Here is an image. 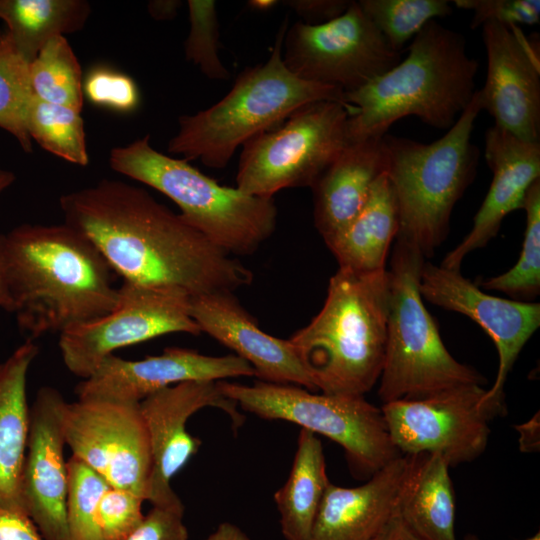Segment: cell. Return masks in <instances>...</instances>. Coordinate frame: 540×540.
<instances>
[{"instance_id": "1f68e13d", "label": "cell", "mask_w": 540, "mask_h": 540, "mask_svg": "<svg viewBox=\"0 0 540 540\" xmlns=\"http://www.w3.org/2000/svg\"><path fill=\"white\" fill-rule=\"evenodd\" d=\"M522 209L526 228L517 262L505 273L486 279L482 287L530 302L540 292V179L529 188Z\"/></svg>"}, {"instance_id": "d4e9b609", "label": "cell", "mask_w": 540, "mask_h": 540, "mask_svg": "<svg viewBox=\"0 0 540 540\" xmlns=\"http://www.w3.org/2000/svg\"><path fill=\"white\" fill-rule=\"evenodd\" d=\"M398 233V213L392 186L385 172L375 181L363 208L326 246L339 268L357 274L385 271L390 246Z\"/></svg>"}, {"instance_id": "8d00e7d4", "label": "cell", "mask_w": 540, "mask_h": 540, "mask_svg": "<svg viewBox=\"0 0 540 540\" xmlns=\"http://www.w3.org/2000/svg\"><path fill=\"white\" fill-rule=\"evenodd\" d=\"M83 94L94 104L120 112L134 110L139 92L133 79L109 68L91 70L83 82Z\"/></svg>"}, {"instance_id": "ab89813d", "label": "cell", "mask_w": 540, "mask_h": 540, "mask_svg": "<svg viewBox=\"0 0 540 540\" xmlns=\"http://www.w3.org/2000/svg\"><path fill=\"white\" fill-rule=\"evenodd\" d=\"M348 0H286L284 5L293 10L301 22L318 25L341 16L349 7Z\"/></svg>"}, {"instance_id": "52a82bcc", "label": "cell", "mask_w": 540, "mask_h": 540, "mask_svg": "<svg viewBox=\"0 0 540 540\" xmlns=\"http://www.w3.org/2000/svg\"><path fill=\"white\" fill-rule=\"evenodd\" d=\"M109 164L170 198L187 223L230 255L254 254L276 228L273 198L220 185L189 161L155 150L149 135L113 148Z\"/></svg>"}, {"instance_id": "d6a6232c", "label": "cell", "mask_w": 540, "mask_h": 540, "mask_svg": "<svg viewBox=\"0 0 540 540\" xmlns=\"http://www.w3.org/2000/svg\"><path fill=\"white\" fill-rule=\"evenodd\" d=\"M358 3L397 52L429 21L452 13L447 0H360Z\"/></svg>"}, {"instance_id": "7402d4cb", "label": "cell", "mask_w": 540, "mask_h": 540, "mask_svg": "<svg viewBox=\"0 0 540 540\" xmlns=\"http://www.w3.org/2000/svg\"><path fill=\"white\" fill-rule=\"evenodd\" d=\"M410 462L400 455L356 487L330 483L309 540H371L397 510Z\"/></svg>"}, {"instance_id": "ba28073f", "label": "cell", "mask_w": 540, "mask_h": 540, "mask_svg": "<svg viewBox=\"0 0 540 540\" xmlns=\"http://www.w3.org/2000/svg\"><path fill=\"white\" fill-rule=\"evenodd\" d=\"M424 256L397 240L389 278L384 362L378 396L384 403L420 399L461 386L486 384L473 367L456 360L445 347L419 291Z\"/></svg>"}, {"instance_id": "83f0119b", "label": "cell", "mask_w": 540, "mask_h": 540, "mask_svg": "<svg viewBox=\"0 0 540 540\" xmlns=\"http://www.w3.org/2000/svg\"><path fill=\"white\" fill-rule=\"evenodd\" d=\"M90 13L84 0H0L6 32L29 62L52 37L81 30Z\"/></svg>"}, {"instance_id": "b9f144b4", "label": "cell", "mask_w": 540, "mask_h": 540, "mask_svg": "<svg viewBox=\"0 0 540 540\" xmlns=\"http://www.w3.org/2000/svg\"><path fill=\"white\" fill-rule=\"evenodd\" d=\"M371 540H419L396 510Z\"/></svg>"}, {"instance_id": "6da1fadb", "label": "cell", "mask_w": 540, "mask_h": 540, "mask_svg": "<svg viewBox=\"0 0 540 540\" xmlns=\"http://www.w3.org/2000/svg\"><path fill=\"white\" fill-rule=\"evenodd\" d=\"M64 223L83 234L124 282L190 297L234 292L253 273L143 188L103 179L60 197Z\"/></svg>"}, {"instance_id": "9a60e30c", "label": "cell", "mask_w": 540, "mask_h": 540, "mask_svg": "<svg viewBox=\"0 0 540 540\" xmlns=\"http://www.w3.org/2000/svg\"><path fill=\"white\" fill-rule=\"evenodd\" d=\"M212 407L223 411L234 430L245 417L214 381H188L159 390L139 403L151 449V475L147 500L152 506L184 509L171 486L174 476L199 451L201 440L186 423L197 411Z\"/></svg>"}, {"instance_id": "cb8c5ba5", "label": "cell", "mask_w": 540, "mask_h": 540, "mask_svg": "<svg viewBox=\"0 0 540 540\" xmlns=\"http://www.w3.org/2000/svg\"><path fill=\"white\" fill-rule=\"evenodd\" d=\"M38 352L28 339L0 363V509L24 515L22 473L30 411L27 376Z\"/></svg>"}, {"instance_id": "44dd1931", "label": "cell", "mask_w": 540, "mask_h": 540, "mask_svg": "<svg viewBox=\"0 0 540 540\" xmlns=\"http://www.w3.org/2000/svg\"><path fill=\"white\" fill-rule=\"evenodd\" d=\"M485 159L493 178L463 240L444 257L441 266L460 270L464 258L494 238L504 218L522 209L531 185L540 179V142H527L493 125L485 133Z\"/></svg>"}, {"instance_id": "9c48e42d", "label": "cell", "mask_w": 540, "mask_h": 540, "mask_svg": "<svg viewBox=\"0 0 540 540\" xmlns=\"http://www.w3.org/2000/svg\"><path fill=\"white\" fill-rule=\"evenodd\" d=\"M220 392L242 410L267 420H283L334 441L351 473L369 479L402 455L393 444L381 408L364 396L317 394L306 388L257 381L244 385L217 381Z\"/></svg>"}, {"instance_id": "f35d334b", "label": "cell", "mask_w": 540, "mask_h": 540, "mask_svg": "<svg viewBox=\"0 0 540 540\" xmlns=\"http://www.w3.org/2000/svg\"><path fill=\"white\" fill-rule=\"evenodd\" d=\"M184 509L153 506L126 540H188Z\"/></svg>"}, {"instance_id": "bcb514c9", "label": "cell", "mask_w": 540, "mask_h": 540, "mask_svg": "<svg viewBox=\"0 0 540 540\" xmlns=\"http://www.w3.org/2000/svg\"><path fill=\"white\" fill-rule=\"evenodd\" d=\"M180 5L181 2L175 0L151 1L148 4V9L155 19L168 20L176 15Z\"/></svg>"}, {"instance_id": "ffe728a7", "label": "cell", "mask_w": 540, "mask_h": 540, "mask_svg": "<svg viewBox=\"0 0 540 540\" xmlns=\"http://www.w3.org/2000/svg\"><path fill=\"white\" fill-rule=\"evenodd\" d=\"M190 315L202 332L230 348L261 381L290 384L315 392L314 383L292 343L264 332L233 292L190 297Z\"/></svg>"}, {"instance_id": "ac0fdd59", "label": "cell", "mask_w": 540, "mask_h": 540, "mask_svg": "<svg viewBox=\"0 0 540 540\" xmlns=\"http://www.w3.org/2000/svg\"><path fill=\"white\" fill-rule=\"evenodd\" d=\"M255 376L251 365L235 354L209 356L195 350L168 347L141 360L107 356L75 388L79 400L140 403L164 388L188 381H221Z\"/></svg>"}, {"instance_id": "7dc6e473", "label": "cell", "mask_w": 540, "mask_h": 540, "mask_svg": "<svg viewBox=\"0 0 540 540\" xmlns=\"http://www.w3.org/2000/svg\"><path fill=\"white\" fill-rule=\"evenodd\" d=\"M14 181V173L0 166V194L8 189L14 183Z\"/></svg>"}, {"instance_id": "f6af8a7d", "label": "cell", "mask_w": 540, "mask_h": 540, "mask_svg": "<svg viewBox=\"0 0 540 540\" xmlns=\"http://www.w3.org/2000/svg\"><path fill=\"white\" fill-rule=\"evenodd\" d=\"M204 540H251V538L237 525L223 522Z\"/></svg>"}, {"instance_id": "d6986e66", "label": "cell", "mask_w": 540, "mask_h": 540, "mask_svg": "<svg viewBox=\"0 0 540 540\" xmlns=\"http://www.w3.org/2000/svg\"><path fill=\"white\" fill-rule=\"evenodd\" d=\"M66 401L55 388H40L30 407L22 473L27 516L44 540H70L67 523L68 471L64 459Z\"/></svg>"}, {"instance_id": "2e32d148", "label": "cell", "mask_w": 540, "mask_h": 540, "mask_svg": "<svg viewBox=\"0 0 540 540\" xmlns=\"http://www.w3.org/2000/svg\"><path fill=\"white\" fill-rule=\"evenodd\" d=\"M419 291L423 300L469 317L492 339L499 357L498 371L482 401L505 402L508 374L540 326V304L490 295L463 277L460 270L427 261L420 271Z\"/></svg>"}, {"instance_id": "60d3db41", "label": "cell", "mask_w": 540, "mask_h": 540, "mask_svg": "<svg viewBox=\"0 0 540 540\" xmlns=\"http://www.w3.org/2000/svg\"><path fill=\"white\" fill-rule=\"evenodd\" d=\"M0 540L44 539L27 515L0 509Z\"/></svg>"}, {"instance_id": "681fc988", "label": "cell", "mask_w": 540, "mask_h": 540, "mask_svg": "<svg viewBox=\"0 0 540 540\" xmlns=\"http://www.w3.org/2000/svg\"><path fill=\"white\" fill-rule=\"evenodd\" d=\"M464 540H481L480 538H478L476 535L474 534H467L464 538ZM525 540H540V533L537 532L536 534H534L533 536L525 539Z\"/></svg>"}, {"instance_id": "5bb4252c", "label": "cell", "mask_w": 540, "mask_h": 540, "mask_svg": "<svg viewBox=\"0 0 540 540\" xmlns=\"http://www.w3.org/2000/svg\"><path fill=\"white\" fill-rule=\"evenodd\" d=\"M63 422L72 456L112 487L147 500L152 459L139 403L77 399L66 403Z\"/></svg>"}, {"instance_id": "4dcf8cb0", "label": "cell", "mask_w": 540, "mask_h": 540, "mask_svg": "<svg viewBox=\"0 0 540 540\" xmlns=\"http://www.w3.org/2000/svg\"><path fill=\"white\" fill-rule=\"evenodd\" d=\"M29 61L19 52L11 36L0 35V128L11 134L21 148L32 151L27 131V112L33 97Z\"/></svg>"}, {"instance_id": "7a4b0ae2", "label": "cell", "mask_w": 540, "mask_h": 540, "mask_svg": "<svg viewBox=\"0 0 540 540\" xmlns=\"http://www.w3.org/2000/svg\"><path fill=\"white\" fill-rule=\"evenodd\" d=\"M4 254L12 313L31 340L99 318L117 303L113 270L66 223L19 225L4 234Z\"/></svg>"}, {"instance_id": "d590c367", "label": "cell", "mask_w": 540, "mask_h": 540, "mask_svg": "<svg viewBox=\"0 0 540 540\" xmlns=\"http://www.w3.org/2000/svg\"><path fill=\"white\" fill-rule=\"evenodd\" d=\"M145 500L124 489L110 487L99 506V526L103 540H126L142 523Z\"/></svg>"}, {"instance_id": "277c9868", "label": "cell", "mask_w": 540, "mask_h": 540, "mask_svg": "<svg viewBox=\"0 0 540 540\" xmlns=\"http://www.w3.org/2000/svg\"><path fill=\"white\" fill-rule=\"evenodd\" d=\"M388 271L357 274L339 268L320 312L289 341L316 391L361 397L379 381L385 355Z\"/></svg>"}, {"instance_id": "30bf717a", "label": "cell", "mask_w": 540, "mask_h": 540, "mask_svg": "<svg viewBox=\"0 0 540 540\" xmlns=\"http://www.w3.org/2000/svg\"><path fill=\"white\" fill-rule=\"evenodd\" d=\"M351 111L335 101H316L294 111L278 127L242 147L236 187L249 195L273 198L288 188L312 187L350 143Z\"/></svg>"}, {"instance_id": "5b68a950", "label": "cell", "mask_w": 540, "mask_h": 540, "mask_svg": "<svg viewBox=\"0 0 540 540\" xmlns=\"http://www.w3.org/2000/svg\"><path fill=\"white\" fill-rule=\"evenodd\" d=\"M288 19L281 24L271 55L263 64L245 68L217 103L178 118V131L167 151L187 161L199 159L210 168H224L239 146L280 125L298 108L316 101L346 103L339 88L304 81L282 59Z\"/></svg>"}, {"instance_id": "7c38bea8", "label": "cell", "mask_w": 540, "mask_h": 540, "mask_svg": "<svg viewBox=\"0 0 540 540\" xmlns=\"http://www.w3.org/2000/svg\"><path fill=\"white\" fill-rule=\"evenodd\" d=\"M484 389L469 384L433 395L384 403L389 435L402 455L441 456L449 467L469 463L485 451L490 422L506 413L505 403H484Z\"/></svg>"}, {"instance_id": "ee69618b", "label": "cell", "mask_w": 540, "mask_h": 540, "mask_svg": "<svg viewBox=\"0 0 540 540\" xmlns=\"http://www.w3.org/2000/svg\"><path fill=\"white\" fill-rule=\"evenodd\" d=\"M0 308L8 312L13 311L4 254V234H0Z\"/></svg>"}, {"instance_id": "3957f363", "label": "cell", "mask_w": 540, "mask_h": 540, "mask_svg": "<svg viewBox=\"0 0 540 540\" xmlns=\"http://www.w3.org/2000/svg\"><path fill=\"white\" fill-rule=\"evenodd\" d=\"M478 62L462 34L436 20L416 34L408 56L362 88L345 93L353 109L350 142L382 137L398 120L415 116L438 128H451L470 104Z\"/></svg>"}, {"instance_id": "484cf974", "label": "cell", "mask_w": 540, "mask_h": 540, "mask_svg": "<svg viewBox=\"0 0 540 540\" xmlns=\"http://www.w3.org/2000/svg\"><path fill=\"white\" fill-rule=\"evenodd\" d=\"M397 511L419 540H457L449 466L437 454L410 456Z\"/></svg>"}, {"instance_id": "4fadbf2b", "label": "cell", "mask_w": 540, "mask_h": 540, "mask_svg": "<svg viewBox=\"0 0 540 540\" xmlns=\"http://www.w3.org/2000/svg\"><path fill=\"white\" fill-rule=\"evenodd\" d=\"M171 333H201L190 315V296L177 288L123 281L115 307L61 332L59 349L66 368L85 379L117 349Z\"/></svg>"}, {"instance_id": "8992f818", "label": "cell", "mask_w": 540, "mask_h": 540, "mask_svg": "<svg viewBox=\"0 0 540 540\" xmlns=\"http://www.w3.org/2000/svg\"><path fill=\"white\" fill-rule=\"evenodd\" d=\"M481 110L476 91L454 125L430 144L388 133L382 137L384 172L398 213L396 239L415 246L424 258L446 239L453 208L476 175L479 149L471 136Z\"/></svg>"}, {"instance_id": "8fae6325", "label": "cell", "mask_w": 540, "mask_h": 540, "mask_svg": "<svg viewBox=\"0 0 540 540\" xmlns=\"http://www.w3.org/2000/svg\"><path fill=\"white\" fill-rule=\"evenodd\" d=\"M286 68L298 78L353 92L401 61L361 9L351 1L339 17L318 25L288 27L282 45Z\"/></svg>"}, {"instance_id": "e575fe53", "label": "cell", "mask_w": 540, "mask_h": 540, "mask_svg": "<svg viewBox=\"0 0 540 540\" xmlns=\"http://www.w3.org/2000/svg\"><path fill=\"white\" fill-rule=\"evenodd\" d=\"M187 6L190 29L184 44L186 59L198 66L210 79H228L229 72L219 56L216 2L189 0Z\"/></svg>"}, {"instance_id": "e0dca14e", "label": "cell", "mask_w": 540, "mask_h": 540, "mask_svg": "<svg viewBox=\"0 0 540 540\" xmlns=\"http://www.w3.org/2000/svg\"><path fill=\"white\" fill-rule=\"evenodd\" d=\"M487 75L478 90L483 110L498 127L527 142H540V49L538 37L519 26L482 25Z\"/></svg>"}, {"instance_id": "74e56055", "label": "cell", "mask_w": 540, "mask_h": 540, "mask_svg": "<svg viewBox=\"0 0 540 540\" xmlns=\"http://www.w3.org/2000/svg\"><path fill=\"white\" fill-rule=\"evenodd\" d=\"M452 3L473 12L472 29L489 21L509 26L535 25L540 21L539 0H454Z\"/></svg>"}, {"instance_id": "836d02e7", "label": "cell", "mask_w": 540, "mask_h": 540, "mask_svg": "<svg viewBox=\"0 0 540 540\" xmlns=\"http://www.w3.org/2000/svg\"><path fill=\"white\" fill-rule=\"evenodd\" d=\"M67 523L70 540H103L99 506L111 485L84 461L71 456L67 461Z\"/></svg>"}, {"instance_id": "4316f807", "label": "cell", "mask_w": 540, "mask_h": 540, "mask_svg": "<svg viewBox=\"0 0 540 540\" xmlns=\"http://www.w3.org/2000/svg\"><path fill=\"white\" fill-rule=\"evenodd\" d=\"M331 482L321 440L301 429L287 481L274 494L285 540H309L321 501Z\"/></svg>"}, {"instance_id": "603a6c76", "label": "cell", "mask_w": 540, "mask_h": 540, "mask_svg": "<svg viewBox=\"0 0 540 540\" xmlns=\"http://www.w3.org/2000/svg\"><path fill=\"white\" fill-rule=\"evenodd\" d=\"M382 137L350 142L312 185L314 224L326 245L357 216L384 173Z\"/></svg>"}, {"instance_id": "c3c4849f", "label": "cell", "mask_w": 540, "mask_h": 540, "mask_svg": "<svg viewBox=\"0 0 540 540\" xmlns=\"http://www.w3.org/2000/svg\"><path fill=\"white\" fill-rule=\"evenodd\" d=\"M278 4L276 0H252L248 2V5L259 11H265L273 8Z\"/></svg>"}, {"instance_id": "f546056e", "label": "cell", "mask_w": 540, "mask_h": 540, "mask_svg": "<svg viewBox=\"0 0 540 540\" xmlns=\"http://www.w3.org/2000/svg\"><path fill=\"white\" fill-rule=\"evenodd\" d=\"M26 126L31 139L43 149L70 163L88 164L84 121L79 111L42 101L33 95Z\"/></svg>"}, {"instance_id": "f1b7e54d", "label": "cell", "mask_w": 540, "mask_h": 540, "mask_svg": "<svg viewBox=\"0 0 540 540\" xmlns=\"http://www.w3.org/2000/svg\"><path fill=\"white\" fill-rule=\"evenodd\" d=\"M29 79L36 98L81 112L84 95L81 66L63 35L49 39L29 63Z\"/></svg>"}, {"instance_id": "7bdbcfd3", "label": "cell", "mask_w": 540, "mask_h": 540, "mask_svg": "<svg viewBox=\"0 0 540 540\" xmlns=\"http://www.w3.org/2000/svg\"><path fill=\"white\" fill-rule=\"evenodd\" d=\"M519 433V448L522 452H536L539 450L540 421L539 413L535 414L528 422L515 426Z\"/></svg>"}]
</instances>
